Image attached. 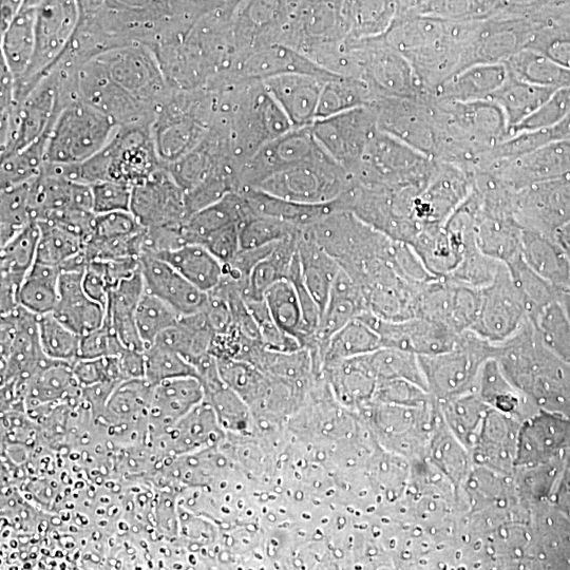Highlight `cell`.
Returning a JSON list of instances; mask_svg holds the SVG:
<instances>
[{
	"mask_svg": "<svg viewBox=\"0 0 570 570\" xmlns=\"http://www.w3.org/2000/svg\"><path fill=\"white\" fill-rule=\"evenodd\" d=\"M508 376L520 379L532 387L570 397V341L532 355Z\"/></svg>",
	"mask_w": 570,
	"mask_h": 570,
	"instance_id": "obj_23",
	"label": "cell"
},
{
	"mask_svg": "<svg viewBox=\"0 0 570 570\" xmlns=\"http://www.w3.org/2000/svg\"><path fill=\"white\" fill-rule=\"evenodd\" d=\"M47 9L49 0H2V66L18 56L47 16Z\"/></svg>",
	"mask_w": 570,
	"mask_h": 570,
	"instance_id": "obj_24",
	"label": "cell"
},
{
	"mask_svg": "<svg viewBox=\"0 0 570 570\" xmlns=\"http://www.w3.org/2000/svg\"><path fill=\"white\" fill-rule=\"evenodd\" d=\"M235 570H289L285 558L284 539L271 550L263 551L261 556L245 560L244 564Z\"/></svg>",
	"mask_w": 570,
	"mask_h": 570,
	"instance_id": "obj_27",
	"label": "cell"
},
{
	"mask_svg": "<svg viewBox=\"0 0 570 570\" xmlns=\"http://www.w3.org/2000/svg\"><path fill=\"white\" fill-rule=\"evenodd\" d=\"M79 454L68 444L16 487L2 492V570H42L47 556L72 524Z\"/></svg>",
	"mask_w": 570,
	"mask_h": 570,
	"instance_id": "obj_9",
	"label": "cell"
},
{
	"mask_svg": "<svg viewBox=\"0 0 570 570\" xmlns=\"http://www.w3.org/2000/svg\"><path fill=\"white\" fill-rule=\"evenodd\" d=\"M282 530L289 570H387L343 530L311 511L285 508Z\"/></svg>",
	"mask_w": 570,
	"mask_h": 570,
	"instance_id": "obj_19",
	"label": "cell"
},
{
	"mask_svg": "<svg viewBox=\"0 0 570 570\" xmlns=\"http://www.w3.org/2000/svg\"><path fill=\"white\" fill-rule=\"evenodd\" d=\"M265 372L233 362H205L183 370L186 425L263 423Z\"/></svg>",
	"mask_w": 570,
	"mask_h": 570,
	"instance_id": "obj_16",
	"label": "cell"
},
{
	"mask_svg": "<svg viewBox=\"0 0 570 570\" xmlns=\"http://www.w3.org/2000/svg\"><path fill=\"white\" fill-rule=\"evenodd\" d=\"M263 423H226L190 429L178 480H216L252 473L287 461Z\"/></svg>",
	"mask_w": 570,
	"mask_h": 570,
	"instance_id": "obj_17",
	"label": "cell"
},
{
	"mask_svg": "<svg viewBox=\"0 0 570 570\" xmlns=\"http://www.w3.org/2000/svg\"><path fill=\"white\" fill-rule=\"evenodd\" d=\"M131 212L119 148L106 142L2 245V317L72 284L100 265Z\"/></svg>",
	"mask_w": 570,
	"mask_h": 570,
	"instance_id": "obj_4",
	"label": "cell"
},
{
	"mask_svg": "<svg viewBox=\"0 0 570 570\" xmlns=\"http://www.w3.org/2000/svg\"><path fill=\"white\" fill-rule=\"evenodd\" d=\"M446 529H456L480 501V449H461L421 469L404 489Z\"/></svg>",
	"mask_w": 570,
	"mask_h": 570,
	"instance_id": "obj_20",
	"label": "cell"
},
{
	"mask_svg": "<svg viewBox=\"0 0 570 570\" xmlns=\"http://www.w3.org/2000/svg\"><path fill=\"white\" fill-rule=\"evenodd\" d=\"M153 0H85L72 21L70 100L60 134L30 167V202L41 207L102 146L136 100L159 51Z\"/></svg>",
	"mask_w": 570,
	"mask_h": 570,
	"instance_id": "obj_3",
	"label": "cell"
},
{
	"mask_svg": "<svg viewBox=\"0 0 570 570\" xmlns=\"http://www.w3.org/2000/svg\"><path fill=\"white\" fill-rule=\"evenodd\" d=\"M157 193L237 254H303L345 178L305 98L256 89L197 106L150 142Z\"/></svg>",
	"mask_w": 570,
	"mask_h": 570,
	"instance_id": "obj_1",
	"label": "cell"
},
{
	"mask_svg": "<svg viewBox=\"0 0 570 570\" xmlns=\"http://www.w3.org/2000/svg\"><path fill=\"white\" fill-rule=\"evenodd\" d=\"M237 256L225 237L153 195L112 235L94 282L91 322L112 330L165 326L205 301Z\"/></svg>",
	"mask_w": 570,
	"mask_h": 570,
	"instance_id": "obj_2",
	"label": "cell"
},
{
	"mask_svg": "<svg viewBox=\"0 0 570 570\" xmlns=\"http://www.w3.org/2000/svg\"><path fill=\"white\" fill-rule=\"evenodd\" d=\"M204 303L214 326L216 362L265 374L327 332L306 282L303 254H239Z\"/></svg>",
	"mask_w": 570,
	"mask_h": 570,
	"instance_id": "obj_5",
	"label": "cell"
},
{
	"mask_svg": "<svg viewBox=\"0 0 570 570\" xmlns=\"http://www.w3.org/2000/svg\"><path fill=\"white\" fill-rule=\"evenodd\" d=\"M560 150H570V89L550 85L471 122L440 164H529Z\"/></svg>",
	"mask_w": 570,
	"mask_h": 570,
	"instance_id": "obj_10",
	"label": "cell"
},
{
	"mask_svg": "<svg viewBox=\"0 0 570 570\" xmlns=\"http://www.w3.org/2000/svg\"><path fill=\"white\" fill-rule=\"evenodd\" d=\"M165 570H220L209 546L205 522H178L165 551Z\"/></svg>",
	"mask_w": 570,
	"mask_h": 570,
	"instance_id": "obj_22",
	"label": "cell"
},
{
	"mask_svg": "<svg viewBox=\"0 0 570 570\" xmlns=\"http://www.w3.org/2000/svg\"><path fill=\"white\" fill-rule=\"evenodd\" d=\"M61 366L63 362L2 379L0 492L16 487L51 454L70 444L61 410Z\"/></svg>",
	"mask_w": 570,
	"mask_h": 570,
	"instance_id": "obj_13",
	"label": "cell"
},
{
	"mask_svg": "<svg viewBox=\"0 0 570 570\" xmlns=\"http://www.w3.org/2000/svg\"><path fill=\"white\" fill-rule=\"evenodd\" d=\"M261 421L287 456L366 452L379 435L370 383L330 332L266 374Z\"/></svg>",
	"mask_w": 570,
	"mask_h": 570,
	"instance_id": "obj_6",
	"label": "cell"
},
{
	"mask_svg": "<svg viewBox=\"0 0 570 570\" xmlns=\"http://www.w3.org/2000/svg\"><path fill=\"white\" fill-rule=\"evenodd\" d=\"M75 16L47 13L18 56L2 66V121L18 136L30 167L56 142L70 100Z\"/></svg>",
	"mask_w": 570,
	"mask_h": 570,
	"instance_id": "obj_7",
	"label": "cell"
},
{
	"mask_svg": "<svg viewBox=\"0 0 570 570\" xmlns=\"http://www.w3.org/2000/svg\"><path fill=\"white\" fill-rule=\"evenodd\" d=\"M524 165L570 226V150L551 153Z\"/></svg>",
	"mask_w": 570,
	"mask_h": 570,
	"instance_id": "obj_25",
	"label": "cell"
},
{
	"mask_svg": "<svg viewBox=\"0 0 570 570\" xmlns=\"http://www.w3.org/2000/svg\"><path fill=\"white\" fill-rule=\"evenodd\" d=\"M167 543H121L119 569L165 570Z\"/></svg>",
	"mask_w": 570,
	"mask_h": 570,
	"instance_id": "obj_26",
	"label": "cell"
},
{
	"mask_svg": "<svg viewBox=\"0 0 570 570\" xmlns=\"http://www.w3.org/2000/svg\"><path fill=\"white\" fill-rule=\"evenodd\" d=\"M96 273L98 266L58 292L2 317V379L58 366L81 351L94 326L91 298Z\"/></svg>",
	"mask_w": 570,
	"mask_h": 570,
	"instance_id": "obj_12",
	"label": "cell"
},
{
	"mask_svg": "<svg viewBox=\"0 0 570 570\" xmlns=\"http://www.w3.org/2000/svg\"><path fill=\"white\" fill-rule=\"evenodd\" d=\"M570 341V268L532 285L482 334L473 353V381L511 374L529 357Z\"/></svg>",
	"mask_w": 570,
	"mask_h": 570,
	"instance_id": "obj_14",
	"label": "cell"
},
{
	"mask_svg": "<svg viewBox=\"0 0 570 570\" xmlns=\"http://www.w3.org/2000/svg\"><path fill=\"white\" fill-rule=\"evenodd\" d=\"M546 570H570V558H562V560L550 564Z\"/></svg>",
	"mask_w": 570,
	"mask_h": 570,
	"instance_id": "obj_28",
	"label": "cell"
},
{
	"mask_svg": "<svg viewBox=\"0 0 570 570\" xmlns=\"http://www.w3.org/2000/svg\"><path fill=\"white\" fill-rule=\"evenodd\" d=\"M121 537L70 524L42 570H117Z\"/></svg>",
	"mask_w": 570,
	"mask_h": 570,
	"instance_id": "obj_21",
	"label": "cell"
},
{
	"mask_svg": "<svg viewBox=\"0 0 570 570\" xmlns=\"http://www.w3.org/2000/svg\"><path fill=\"white\" fill-rule=\"evenodd\" d=\"M306 511L343 530L387 570H440L449 558V529L406 490L370 487Z\"/></svg>",
	"mask_w": 570,
	"mask_h": 570,
	"instance_id": "obj_8",
	"label": "cell"
},
{
	"mask_svg": "<svg viewBox=\"0 0 570 570\" xmlns=\"http://www.w3.org/2000/svg\"><path fill=\"white\" fill-rule=\"evenodd\" d=\"M570 558V480L503 539L489 570H546Z\"/></svg>",
	"mask_w": 570,
	"mask_h": 570,
	"instance_id": "obj_18",
	"label": "cell"
},
{
	"mask_svg": "<svg viewBox=\"0 0 570 570\" xmlns=\"http://www.w3.org/2000/svg\"><path fill=\"white\" fill-rule=\"evenodd\" d=\"M75 449L79 480L72 524L121 537L136 520L169 501V480L129 452L98 440L77 442Z\"/></svg>",
	"mask_w": 570,
	"mask_h": 570,
	"instance_id": "obj_11",
	"label": "cell"
},
{
	"mask_svg": "<svg viewBox=\"0 0 570 570\" xmlns=\"http://www.w3.org/2000/svg\"><path fill=\"white\" fill-rule=\"evenodd\" d=\"M570 480V442L503 429L480 449V499H510Z\"/></svg>",
	"mask_w": 570,
	"mask_h": 570,
	"instance_id": "obj_15",
	"label": "cell"
}]
</instances>
